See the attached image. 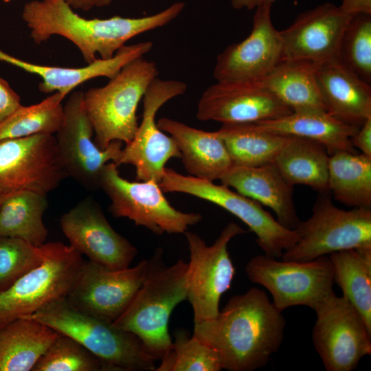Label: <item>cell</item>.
<instances>
[{"label":"cell","mask_w":371,"mask_h":371,"mask_svg":"<svg viewBox=\"0 0 371 371\" xmlns=\"http://www.w3.org/2000/svg\"><path fill=\"white\" fill-rule=\"evenodd\" d=\"M163 250L158 248L149 259L144 280L133 299L112 325L136 335L147 353L161 359L172 346L168 331L170 315L187 299L189 264L179 259L166 267Z\"/></svg>","instance_id":"cell-3"},{"label":"cell","mask_w":371,"mask_h":371,"mask_svg":"<svg viewBox=\"0 0 371 371\" xmlns=\"http://www.w3.org/2000/svg\"><path fill=\"white\" fill-rule=\"evenodd\" d=\"M44 258L43 248L23 239L0 237V291L39 265Z\"/></svg>","instance_id":"cell-37"},{"label":"cell","mask_w":371,"mask_h":371,"mask_svg":"<svg viewBox=\"0 0 371 371\" xmlns=\"http://www.w3.org/2000/svg\"><path fill=\"white\" fill-rule=\"evenodd\" d=\"M329 159L330 155L322 144L307 138L289 136L273 164L292 186L305 185L319 193H326L330 192Z\"/></svg>","instance_id":"cell-28"},{"label":"cell","mask_w":371,"mask_h":371,"mask_svg":"<svg viewBox=\"0 0 371 371\" xmlns=\"http://www.w3.org/2000/svg\"><path fill=\"white\" fill-rule=\"evenodd\" d=\"M271 7L269 3L257 7L249 36L218 54L213 73L217 82L257 81L282 62V42Z\"/></svg>","instance_id":"cell-18"},{"label":"cell","mask_w":371,"mask_h":371,"mask_svg":"<svg viewBox=\"0 0 371 371\" xmlns=\"http://www.w3.org/2000/svg\"><path fill=\"white\" fill-rule=\"evenodd\" d=\"M184 6V3L176 2L158 13L139 18L115 16L87 19L74 12L64 0H35L25 4L22 18L35 43L61 36L72 42L89 64L97 59V55L101 59L112 58L128 40L167 25Z\"/></svg>","instance_id":"cell-2"},{"label":"cell","mask_w":371,"mask_h":371,"mask_svg":"<svg viewBox=\"0 0 371 371\" xmlns=\"http://www.w3.org/2000/svg\"><path fill=\"white\" fill-rule=\"evenodd\" d=\"M158 74L154 62L139 58L125 65L104 86L83 93L98 148L105 149L115 140L126 145L132 141L139 126V103Z\"/></svg>","instance_id":"cell-5"},{"label":"cell","mask_w":371,"mask_h":371,"mask_svg":"<svg viewBox=\"0 0 371 371\" xmlns=\"http://www.w3.org/2000/svg\"><path fill=\"white\" fill-rule=\"evenodd\" d=\"M274 0H232V5L234 9L251 10L266 3H272Z\"/></svg>","instance_id":"cell-42"},{"label":"cell","mask_w":371,"mask_h":371,"mask_svg":"<svg viewBox=\"0 0 371 371\" xmlns=\"http://www.w3.org/2000/svg\"><path fill=\"white\" fill-rule=\"evenodd\" d=\"M337 60L371 85V14L352 15L343 33Z\"/></svg>","instance_id":"cell-35"},{"label":"cell","mask_w":371,"mask_h":371,"mask_svg":"<svg viewBox=\"0 0 371 371\" xmlns=\"http://www.w3.org/2000/svg\"><path fill=\"white\" fill-rule=\"evenodd\" d=\"M341 9L351 15L371 14V0H343Z\"/></svg>","instance_id":"cell-40"},{"label":"cell","mask_w":371,"mask_h":371,"mask_svg":"<svg viewBox=\"0 0 371 371\" xmlns=\"http://www.w3.org/2000/svg\"><path fill=\"white\" fill-rule=\"evenodd\" d=\"M187 85L176 80L155 78L144 97L142 120L132 141L123 148L116 164L132 165L138 181L154 180L159 183L166 163L180 159V152L170 136L158 127L155 121L159 109L171 99L181 95Z\"/></svg>","instance_id":"cell-14"},{"label":"cell","mask_w":371,"mask_h":371,"mask_svg":"<svg viewBox=\"0 0 371 371\" xmlns=\"http://www.w3.org/2000/svg\"><path fill=\"white\" fill-rule=\"evenodd\" d=\"M48 207L47 195L15 191L2 194L0 205V237H15L35 247L45 243L48 231L43 215Z\"/></svg>","instance_id":"cell-29"},{"label":"cell","mask_w":371,"mask_h":371,"mask_svg":"<svg viewBox=\"0 0 371 371\" xmlns=\"http://www.w3.org/2000/svg\"><path fill=\"white\" fill-rule=\"evenodd\" d=\"M247 232L230 222L212 245L198 234L186 232L190 251L187 299L194 324L216 317L221 296L231 287L236 270L227 250L229 242Z\"/></svg>","instance_id":"cell-11"},{"label":"cell","mask_w":371,"mask_h":371,"mask_svg":"<svg viewBox=\"0 0 371 371\" xmlns=\"http://www.w3.org/2000/svg\"><path fill=\"white\" fill-rule=\"evenodd\" d=\"M334 282L355 307L371 331V248L331 253Z\"/></svg>","instance_id":"cell-32"},{"label":"cell","mask_w":371,"mask_h":371,"mask_svg":"<svg viewBox=\"0 0 371 371\" xmlns=\"http://www.w3.org/2000/svg\"><path fill=\"white\" fill-rule=\"evenodd\" d=\"M328 189L344 205L371 208V157L349 151L330 155Z\"/></svg>","instance_id":"cell-31"},{"label":"cell","mask_w":371,"mask_h":371,"mask_svg":"<svg viewBox=\"0 0 371 371\" xmlns=\"http://www.w3.org/2000/svg\"><path fill=\"white\" fill-rule=\"evenodd\" d=\"M60 223L71 247L106 268H128L137 254V248L111 227L100 204L91 196L65 213Z\"/></svg>","instance_id":"cell-17"},{"label":"cell","mask_w":371,"mask_h":371,"mask_svg":"<svg viewBox=\"0 0 371 371\" xmlns=\"http://www.w3.org/2000/svg\"><path fill=\"white\" fill-rule=\"evenodd\" d=\"M148 265V260H142L131 268L111 269L85 260L66 300L76 309L113 323L142 286Z\"/></svg>","instance_id":"cell-16"},{"label":"cell","mask_w":371,"mask_h":371,"mask_svg":"<svg viewBox=\"0 0 371 371\" xmlns=\"http://www.w3.org/2000/svg\"><path fill=\"white\" fill-rule=\"evenodd\" d=\"M249 280L267 289L280 312L295 306L314 311L334 293L333 266L327 256L308 261L280 260L265 254L246 264Z\"/></svg>","instance_id":"cell-8"},{"label":"cell","mask_w":371,"mask_h":371,"mask_svg":"<svg viewBox=\"0 0 371 371\" xmlns=\"http://www.w3.org/2000/svg\"><path fill=\"white\" fill-rule=\"evenodd\" d=\"M67 177L53 135L0 140V192L30 191L45 195Z\"/></svg>","instance_id":"cell-15"},{"label":"cell","mask_w":371,"mask_h":371,"mask_svg":"<svg viewBox=\"0 0 371 371\" xmlns=\"http://www.w3.org/2000/svg\"><path fill=\"white\" fill-rule=\"evenodd\" d=\"M293 111L257 81L216 82L202 93L196 118L223 124L251 123L281 117Z\"/></svg>","instance_id":"cell-19"},{"label":"cell","mask_w":371,"mask_h":371,"mask_svg":"<svg viewBox=\"0 0 371 371\" xmlns=\"http://www.w3.org/2000/svg\"><path fill=\"white\" fill-rule=\"evenodd\" d=\"M65 97L55 92L39 103L21 105L0 123V140L56 133L64 119Z\"/></svg>","instance_id":"cell-33"},{"label":"cell","mask_w":371,"mask_h":371,"mask_svg":"<svg viewBox=\"0 0 371 371\" xmlns=\"http://www.w3.org/2000/svg\"><path fill=\"white\" fill-rule=\"evenodd\" d=\"M351 143L361 153L371 157V117L365 121L352 137Z\"/></svg>","instance_id":"cell-39"},{"label":"cell","mask_w":371,"mask_h":371,"mask_svg":"<svg viewBox=\"0 0 371 371\" xmlns=\"http://www.w3.org/2000/svg\"><path fill=\"white\" fill-rule=\"evenodd\" d=\"M319 64L284 60L259 80L260 85L293 111H326L317 78Z\"/></svg>","instance_id":"cell-26"},{"label":"cell","mask_w":371,"mask_h":371,"mask_svg":"<svg viewBox=\"0 0 371 371\" xmlns=\"http://www.w3.org/2000/svg\"><path fill=\"white\" fill-rule=\"evenodd\" d=\"M159 186L164 192H181L212 203L232 214L256 236V243L264 254L280 259L286 250L297 240L295 229L282 226L263 209L258 202L229 187L213 181L183 175L172 168H165Z\"/></svg>","instance_id":"cell-10"},{"label":"cell","mask_w":371,"mask_h":371,"mask_svg":"<svg viewBox=\"0 0 371 371\" xmlns=\"http://www.w3.org/2000/svg\"><path fill=\"white\" fill-rule=\"evenodd\" d=\"M352 15L325 3L300 14L280 31L282 59L322 64L337 59L340 41Z\"/></svg>","instance_id":"cell-20"},{"label":"cell","mask_w":371,"mask_h":371,"mask_svg":"<svg viewBox=\"0 0 371 371\" xmlns=\"http://www.w3.org/2000/svg\"><path fill=\"white\" fill-rule=\"evenodd\" d=\"M72 8L89 10L93 8H100L109 5L113 0H64Z\"/></svg>","instance_id":"cell-41"},{"label":"cell","mask_w":371,"mask_h":371,"mask_svg":"<svg viewBox=\"0 0 371 371\" xmlns=\"http://www.w3.org/2000/svg\"><path fill=\"white\" fill-rule=\"evenodd\" d=\"M1 198H2V193L0 192V205H1Z\"/></svg>","instance_id":"cell-43"},{"label":"cell","mask_w":371,"mask_h":371,"mask_svg":"<svg viewBox=\"0 0 371 371\" xmlns=\"http://www.w3.org/2000/svg\"><path fill=\"white\" fill-rule=\"evenodd\" d=\"M216 131L223 139L233 166L244 167L273 163L289 137L260 129L254 122L223 124Z\"/></svg>","instance_id":"cell-30"},{"label":"cell","mask_w":371,"mask_h":371,"mask_svg":"<svg viewBox=\"0 0 371 371\" xmlns=\"http://www.w3.org/2000/svg\"><path fill=\"white\" fill-rule=\"evenodd\" d=\"M157 125L175 142L189 175L214 181L221 179L233 166L227 149L216 131H205L168 117L160 118Z\"/></svg>","instance_id":"cell-23"},{"label":"cell","mask_w":371,"mask_h":371,"mask_svg":"<svg viewBox=\"0 0 371 371\" xmlns=\"http://www.w3.org/2000/svg\"><path fill=\"white\" fill-rule=\"evenodd\" d=\"M169 350L160 359L157 371H220L221 361L216 351L186 330H177Z\"/></svg>","instance_id":"cell-34"},{"label":"cell","mask_w":371,"mask_h":371,"mask_svg":"<svg viewBox=\"0 0 371 371\" xmlns=\"http://www.w3.org/2000/svg\"><path fill=\"white\" fill-rule=\"evenodd\" d=\"M312 341L326 371H352L371 354V331L344 297L333 293L315 310Z\"/></svg>","instance_id":"cell-12"},{"label":"cell","mask_w":371,"mask_h":371,"mask_svg":"<svg viewBox=\"0 0 371 371\" xmlns=\"http://www.w3.org/2000/svg\"><path fill=\"white\" fill-rule=\"evenodd\" d=\"M118 166L108 163L100 181L111 201L109 210L115 218H127L157 235L184 234L202 220L200 214L183 212L172 207L154 180L130 181L120 175Z\"/></svg>","instance_id":"cell-9"},{"label":"cell","mask_w":371,"mask_h":371,"mask_svg":"<svg viewBox=\"0 0 371 371\" xmlns=\"http://www.w3.org/2000/svg\"><path fill=\"white\" fill-rule=\"evenodd\" d=\"M317 78L330 115L357 126L371 117V85L337 59L319 64Z\"/></svg>","instance_id":"cell-24"},{"label":"cell","mask_w":371,"mask_h":371,"mask_svg":"<svg viewBox=\"0 0 371 371\" xmlns=\"http://www.w3.org/2000/svg\"><path fill=\"white\" fill-rule=\"evenodd\" d=\"M220 180L222 184L271 208L282 226L295 229L300 223L293 186L273 163L257 167L232 166Z\"/></svg>","instance_id":"cell-22"},{"label":"cell","mask_w":371,"mask_h":371,"mask_svg":"<svg viewBox=\"0 0 371 371\" xmlns=\"http://www.w3.org/2000/svg\"><path fill=\"white\" fill-rule=\"evenodd\" d=\"M21 105L20 96L6 80L0 78V123Z\"/></svg>","instance_id":"cell-38"},{"label":"cell","mask_w":371,"mask_h":371,"mask_svg":"<svg viewBox=\"0 0 371 371\" xmlns=\"http://www.w3.org/2000/svg\"><path fill=\"white\" fill-rule=\"evenodd\" d=\"M286 320L257 287L230 297L218 315L194 324L193 336L214 349L223 369L265 367L281 347Z\"/></svg>","instance_id":"cell-1"},{"label":"cell","mask_w":371,"mask_h":371,"mask_svg":"<svg viewBox=\"0 0 371 371\" xmlns=\"http://www.w3.org/2000/svg\"><path fill=\"white\" fill-rule=\"evenodd\" d=\"M254 123L262 130L315 141L330 155L339 151L357 152L351 138L360 126L345 123L326 111H292L281 117Z\"/></svg>","instance_id":"cell-25"},{"label":"cell","mask_w":371,"mask_h":371,"mask_svg":"<svg viewBox=\"0 0 371 371\" xmlns=\"http://www.w3.org/2000/svg\"><path fill=\"white\" fill-rule=\"evenodd\" d=\"M60 335L30 318L19 317L0 328V371H32Z\"/></svg>","instance_id":"cell-27"},{"label":"cell","mask_w":371,"mask_h":371,"mask_svg":"<svg viewBox=\"0 0 371 371\" xmlns=\"http://www.w3.org/2000/svg\"><path fill=\"white\" fill-rule=\"evenodd\" d=\"M22 317L74 339L101 361L104 371L155 370V360L136 335L76 309L66 297Z\"/></svg>","instance_id":"cell-4"},{"label":"cell","mask_w":371,"mask_h":371,"mask_svg":"<svg viewBox=\"0 0 371 371\" xmlns=\"http://www.w3.org/2000/svg\"><path fill=\"white\" fill-rule=\"evenodd\" d=\"M83 91H74L64 107V119L57 131L58 153L67 175L89 190L100 189L104 167L109 162L117 163L123 142H111L100 149L93 139V125L83 105Z\"/></svg>","instance_id":"cell-13"},{"label":"cell","mask_w":371,"mask_h":371,"mask_svg":"<svg viewBox=\"0 0 371 371\" xmlns=\"http://www.w3.org/2000/svg\"><path fill=\"white\" fill-rule=\"evenodd\" d=\"M32 371H104L101 361L74 339L60 334Z\"/></svg>","instance_id":"cell-36"},{"label":"cell","mask_w":371,"mask_h":371,"mask_svg":"<svg viewBox=\"0 0 371 371\" xmlns=\"http://www.w3.org/2000/svg\"><path fill=\"white\" fill-rule=\"evenodd\" d=\"M319 194L312 215L300 221L295 229L297 240L282 260L308 261L341 250L371 248V208L342 210L330 192Z\"/></svg>","instance_id":"cell-7"},{"label":"cell","mask_w":371,"mask_h":371,"mask_svg":"<svg viewBox=\"0 0 371 371\" xmlns=\"http://www.w3.org/2000/svg\"><path fill=\"white\" fill-rule=\"evenodd\" d=\"M10 0H3L4 2H9Z\"/></svg>","instance_id":"cell-44"},{"label":"cell","mask_w":371,"mask_h":371,"mask_svg":"<svg viewBox=\"0 0 371 371\" xmlns=\"http://www.w3.org/2000/svg\"><path fill=\"white\" fill-rule=\"evenodd\" d=\"M151 41L124 45L109 59L97 58L83 67L70 68L42 65L29 63L0 49V60L16 66L28 73L38 76L42 81L41 92H60L66 95L82 83L97 77H114L127 63L144 57L153 48Z\"/></svg>","instance_id":"cell-21"},{"label":"cell","mask_w":371,"mask_h":371,"mask_svg":"<svg viewBox=\"0 0 371 371\" xmlns=\"http://www.w3.org/2000/svg\"><path fill=\"white\" fill-rule=\"evenodd\" d=\"M41 247L42 262L0 291V328L66 297L75 284L85 261L82 255L61 242Z\"/></svg>","instance_id":"cell-6"}]
</instances>
